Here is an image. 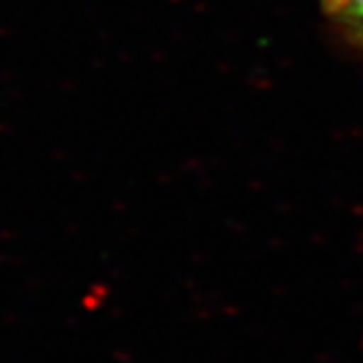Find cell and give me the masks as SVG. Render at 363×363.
Segmentation results:
<instances>
[{"mask_svg":"<svg viewBox=\"0 0 363 363\" xmlns=\"http://www.w3.org/2000/svg\"><path fill=\"white\" fill-rule=\"evenodd\" d=\"M324 11L340 33L363 53V0H324Z\"/></svg>","mask_w":363,"mask_h":363,"instance_id":"6da1fadb","label":"cell"}]
</instances>
